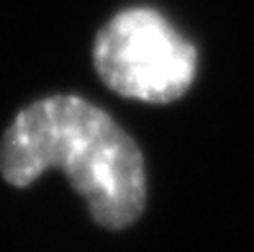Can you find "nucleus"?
I'll list each match as a JSON object with an SVG mask.
<instances>
[{
    "instance_id": "f03ea898",
    "label": "nucleus",
    "mask_w": 254,
    "mask_h": 252,
    "mask_svg": "<svg viewBox=\"0 0 254 252\" xmlns=\"http://www.w3.org/2000/svg\"><path fill=\"white\" fill-rule=\"evenodd\" d=\"M98 78L113 93L141 103L183 98L198 72V49L154 8H126L98 31Z\"/></svg>"
},
{
    "instance_id": "f257e3e1",
    "label": "nucleus",
    "mask_w": 254,
    "mask_h": 252,
    "mask_svg": "<svg viewBox=\"0 0 254 252\" xmlns=\"http://www.w3.org/2000/svg\"><path fill=\"white\" fill-rule=\"evenodd\" d=\"M47 170L67 175L90 216L106 229H126L144 214L146 165L139 144L100 106L80 95L28 103L0 142V175L26 188Z\"/></svg>"
}]
</instances>
